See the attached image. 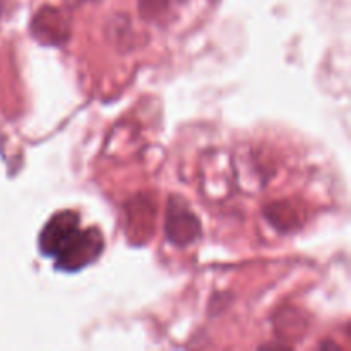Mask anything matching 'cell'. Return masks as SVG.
I'll return each mask as SVG.
<instances>
[{
  "mask_svg": "<svg viewBox=\"0 0 351 351\" xmlns=\"http://www.w3.org/2000/svg\"><path fill=\"white\" fill-rule=\"evenodd\" d=\"M103 247H105V240H103L99 230L79 228L74 239L55 257V266L60 271H69V273L79 271L88 264L95 263L99 254L103 252Z\"/></svg>",
  "mask_w": 351,
  "mask_h": 351,
  "instance_id": "6da1fadb",
  "label": "cell"
},
{
  "mask_svg": "<svg viewBox=\"0 0 351 351\" xmlns=\"http://www.w3.org/2000/svg\"><path fill=\"white\" fill-rule=\"evenodd\" d=\"M81 216L75 211H60L51 216L40 233V249L47 257H57L79 232Z\"/></svg>",
  "mask_w": 351,
  "mask_h": 351,
  "instance_id": "7a4b0ae2",
  "label": "cell"
},
{
  "mask_svg": "<svg viewBox=\"0 0 351 351\" xmlns=\"http://www.w3.org/2000/svg\"><path fill=\"white\" fill-rule=\"evenodd\" d=\"M31 33L40 43L60 47L71 36V21L62 9L45 5L33 16Z\"/></svg>",
  "mask_w": 351,
  "mask_h": 351,
  "instance_id": "3957f363",
  "label": "cell"
},
{
  "mask_svg": "<svg viewBox=\"0 0 351 351\" xmlns=\"http://www.w3.org/2000/svg\"><path fill=\"white\" fill-rule=\"evenodd\" d=\"M201 225L194 213L182 199L171 197L167 211V235L175 245H187L194 242L201 233Z\"/></svg>",
  "mask_w": 351,
  "mask_h": 351,
  "instance_id": "277c9868",
  "label": "cell"
},
{
  "mask_svg": "<svg viewBox=\"0 0 351 351\" xmlns=\"http://www.w3.org/2000/svg\"><path fill=\"white\" fill-rule=\"evenodd\" d=\"M89 2H96V0H65V3H67L69 7H81Z\"/></svg>",
  "mask_w": 351,
  "mask_h": 351,
  "instance_id": "5b68a950",
  "label": "cell"
},
{
  "mask_svg": "<svg viewBox=\"0 0 351 351\" xmlns=\"http://www.w3.org/2000/svg\"><path fill=\"white\" fill-rule=\"evenodd\" d=\"M5 5H7V0H0V17H2L3 10H5Z\"/></svg>",
  "mask_w": 351,
  "mask_h": 351,
  "instance_id": "8992f818",
  "label": "cell"
}]
</instances>
